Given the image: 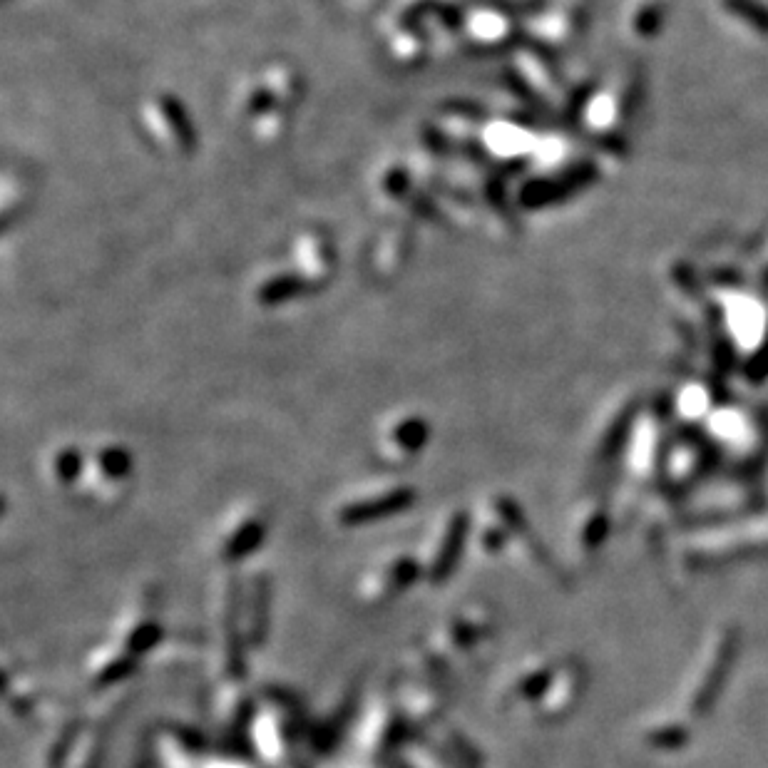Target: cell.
Listing matches in <instances>:
<instances>
[{
    "label": "cell",
    "instance_id": "obj_1",
    "mask_svg": "<svg viewBox=\"0 0 768 768\" xmlns=\"http://www.w3.org/2000/svg\"><path fill=\"white\" fill-rule=\"evenodd\" d=\"M147 125L167 150L189 152L194 147L192 122L184 107L170 95H160L147 105Z\"/></svg>",
    "mask_w": 768,
    "mask_h": 768
},
{
    "label": "cell",
    "instance_id": "obj_2",
    "mask_svg": "<svg viewBox=\"0 0 768 768\" xmlns=\"http://www.w3.org/2000/svg\"><path fill=\"white\" fill-rule=\"evenodd\" d=\"M296 259H299V276L304 281H324L334 274V252L329 242L316 234H306L296 242Z\"/></svg>",
    "mask_w": 768,
    "mask_h": 768
},
{
    "label": "cell",
    "instance_id": "obj_3",
    "mask_svg": "<svg viewBox=\"0 0 768 768\" xmlns=\"http://www.w3.org/2000/svg\"><path fill=\"white\" fill-rule=\"evenodd\" d=\"M304 289V279L296 274H286V276H276V279H269L264 286L259 289V296L256 299L261 304H284L286 299H294L296 291Z\"/></svg>",
    "mask_w": 768,
    "mask_h": 768
}]
</instances>
